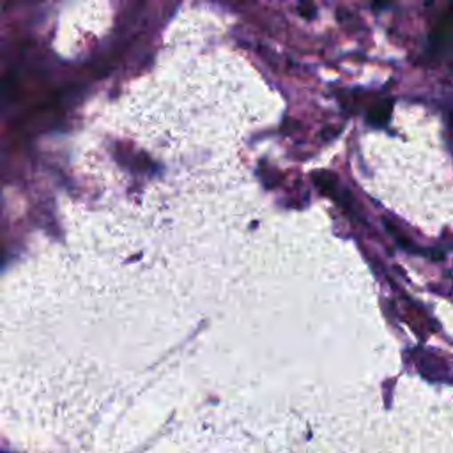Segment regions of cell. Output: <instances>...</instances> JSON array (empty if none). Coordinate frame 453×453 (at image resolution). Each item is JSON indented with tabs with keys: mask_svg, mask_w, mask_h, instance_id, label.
Here are the masks:
<instances>
[{
	"mask_svg": "<svg viewBox=\"0 0 453 453\" xmlns=\"http://www.w3.org/2000/svg\"><path fill=\"white\" fill-rule=\"evenodd\" d=\"M393 103L391 101H379L368 110V123L372 126H384L391 117Z\"/></svg>",
	"mask_w": 453,
	"mask_h": 453,
	"instance_id": "cell-1",
	"label": "cell"
},
{
	"mask_svg": "<svg viewBox=\"0 0 453 453\" xmlns=\"http://www.w3.org/2000/svg\"><path fill=\"white\" fill-rule=\"evenodd\" d=\"M450 124H452V132H453V110L452 114H450Z\"/></svg>",
	"mask_w": 453,
	"mask_h": 453,
	"instance_id": "cell-2",
	"label": "cell"
}]
</instances>
